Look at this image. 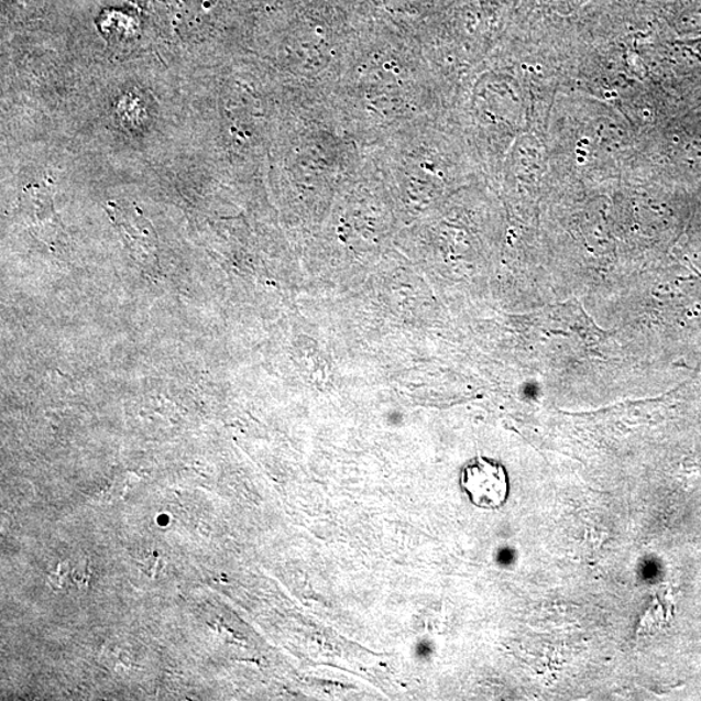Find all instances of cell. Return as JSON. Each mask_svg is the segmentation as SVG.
Instances as JSON below:
<instances>
[{"label":"cell","mask_w":701,"mask_h":701,"mask_svg":"<svg viewBox=\"0 0 701 701\" xmlns=\"http://www.w3.org/2000/svg\"><path fill=\"white\" fill-rule=\"evenodd\" d=\"M460 485L475 507L502 508L508 501L510 479L507 471L493 459L475 458L462 469Z\"/></svg>","instance_id":"cell-1"},{"label":"cell","mask_w":701,"mask_h":701,"mask_svg":"<svg viewBox=\"0 0 701 701\" xmlns=\"http://www.w3.org/2000/svg\"><path fill=\"white\" fill-rule=\"evenodd\" d=\"M48 583L54 590H63L68 587L72 580V569L69 562H61L55 572L48 576Z\"/></svg>","instance_id":"cell-2"},{"label":"cell","mask_w":701,"mask_h":701,"mask_svg":"<svg viewBox=\"0 0 701 701\" xmlns=\"http://www.w3.org/2000/svg\"><path fill=\"white\" fill-rule=\"evenodd\" d=\"M165 562L161 555L157 552L150 554L146 558L140 560V568L144 574L150 578H157L162 574Z\"/></svg>","instance_id":"cell-3"},{"label":"cell","mask_w":701,"mask_h":701,"mask_svg":"<svg viewBox=\"0 0 701 701\" xmlns=\"http://www.w3.org/2000/svg\"><path fill=\"white\" fill-rule=\"evenodd\" d=\"M90 576L91 573L88 562L79 563V566L72 569V580H74L78 588H88Z\"/></svg>","instance_id":"cell-4"}]
</instances>
